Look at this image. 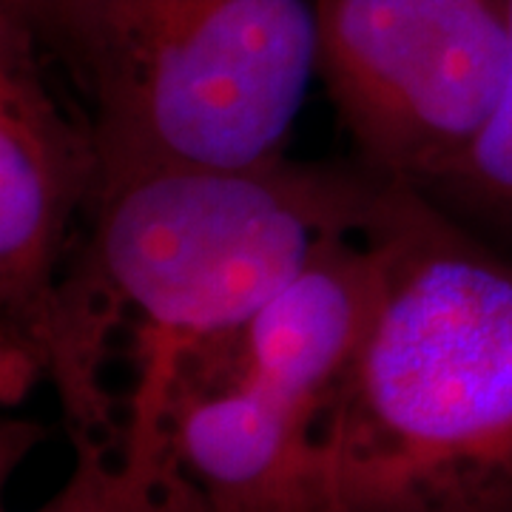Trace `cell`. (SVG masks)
<instances>
[{"instance_id": "52a82bcc", "label": "cell", "mask_w": 512, "mask_h": 512, "mask_svg": "<svg viewBox=\"0 0 512 512\" xmlns=\"http://www.w3.org/2000/svg\"><path fill=\"white\" fill-rule=\"evenodd\" d=\"M74 470L43 507L35 512H185L157 487H140L103 450H74Z\"/></svg>"}, {"instance_id": "ba28073f", "label": "cell", "mask_w": 512, "mask_h": 512, "mask_svg": "<svg viewBox=\"0 0 512 512\" xmlns=\"http://www.w3.org/2000/svg\"><path fill=\"white\" fill-rule=\"evenodd\" d=\"M57 0H0V23L23 26L35 35L40 20L52 12Z\"/></svg>"}, {"instance_id": "5b68a950", "label": "cell", "mask_w": 512, "mask_h": 512, "mask_svg": "<svg viewBox=\"0 0 512 512\" xmlns=\"http://www.w3.org/2000/svg\"><path fill=\"white\" fill-rule=\"evenodd\" d=\"M100 188L89 111L37 37L0 23V393L49 379V322L63 265Z\"/></svg>"}, {"instance_id": "8992f818", "label": "cell", "mask_w": 512, "mask_h": 512, "mask_svg": "<svg viewBox=\"0 0 512 512\" xmlns=\"http://www.w3.org/2000/svg\"><path fill=\"white\" fill-rule=\"evenodd\" d=\"M416 191L512 254V57L504 92L476 143Z\"/></svg>"}, {"instance_id": "277c9868", "label": "cell", "mask_w": 512, "mask_h": 512, "mask_svg": "<svg viewBox=\"0 0 512 512\" xmlns=\"http://www.w3.org/2000/svg\"><path fill=\"white\" fill-rule=\"evenodd\" d=\"M316 77L387 183L444 174L493 117L512 57V0H311Z\"/></svg>"}, {"instance_id": "7a4b0ae2", "label": "cell", "mask_w": 512, "mask_h": 512, "mask_svg": "<svg viewBox=\"0 0 512 512\" xmlns=\"http://www.w3.org/2000/svg\"><path fill=\"white\" fill-rule=\"evenodd\" d=\"M376 305L325 424L339 512H512V254L384 185Z\"/></svg>"}, {"instance_id": "3957f363", "label": "cell", "mask_w": 512, "mask_h": 512, "mask_svg": "<svg viewBox=\"0 0 512 512\" xmlns=\"http://www.w3.org/2000/svg\"><path fill=\"white\" fill-rule=\"evenodd\" d=\"M35 37L92 117L100 188L282 160L316 77L311 0H57Z\"/></svg>"}, {"instance_id": "6da1fadb", "label": "cell", "mask_w": 512, "mask_h": 512, "mask_svg": "<svg viewBox=\"0 0 512 512\" xmlns=\"http://www.w3.org/2000/svg\"><path fill=\"white\" fill-rule=\"evenodd\" d=\"M387 180L362 163L163 168L94 194L49 322V382L74 450L151 487L185 359L367 228Z\"/></svg>"}]
</instances>
